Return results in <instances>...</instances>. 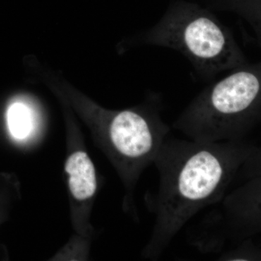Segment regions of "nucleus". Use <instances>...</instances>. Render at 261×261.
I'll use <instances>...</instances> for the list:
<instances>
[{
	"instance_id": "1",
	"label": "nucleus",
	"mask_w": 261,
	"mask_h": 261,
	"mask_svg": "<svg viewBox=\"0 0 261 261\" xmlns=\"http://www.w3.org/2000/svg\"><path fill=\"white\" fill-rule=\"evenodd\" d=\"M256 147L244 139L218 142L166 139L154 162L159 187L145 257L159 258L197 213L221 202Z\"/></svg>"
},
{
	"instance_id": "2",
	"label": "nucleus",
	"mask_w": 261,
	"mask_h": 261,
	"mask_svg": "<svg viewBox=\"0 0 261 261\" xmlns=\"http://www.w3.org/2000/svg\"><path fill=\"white\" fill-rule=\"evenodd\" d=\"M261 121V61L242 65L196 96L173 127L202 142L243 140Z\"/></svg>"
},
{
	"instance_id": "3",
	"label": "nucleus",
	"mask_w": 261,
	"mask_h": 261,
	"mask_svg": "<svg viewBox=\"0 0 261 261\" xmlns=\"http://www.w3.org/2000/svg\"><path fill=\"white\" fill-rule=\"evenodd\" d=\"M145 42L178 51L209 80L248 63L231 30L208 8L185 0L169 5Z\"/></svg>"
},
{
	"instance_id": "4",
	"label": "nucleus",
	"mask_w": 261,
	"mask_h": 261,
	"mask_svg": "<svg viewBox=\"0 0 261 261\" xmlns=\"http://www.w3.org/2000/svg\"><path fill=\"white\" fill-rule=\"evenodd\" d=\"M161 98L155 95L139 107L99 109V138L128 191L154 163L171 130L161 118Z\"/></svg>"
},
{
	"instance_id": "5",
	"label": "nucleus",
	"mask_w": 261,
	"mask_h": 261,
	"mask_svg": "<svg viewBox=\"0 0 261 261\" xmlns=\"http://www.w3.org/2000/svg\"><path fill=\"white\" fill-rule=\"evenodd\" d=\"M221 202L219 225L227 238L245 239L261 233V175L244 181Z\"/></svg>"
},
{
	"instance_id": "6",
	"label": "nucleus",
	"mask_w": 261,
	"mask_h": 261,
	"mask_svg": "<svg viewBox=\"0 0 261 261\" xmlns=\"http://www.w3.org/2000/svg\"><path fill=\"white\" fill-rule=\"evenodd\" d=\"M70 195L77 202L89 201L97 189V174L94 163L87 152L76 150L68 156L65 164Z\"/></svg>"
},
{
	"instance_id": "7",
	"label": "nucleus",
	"mask_w": 261,
	"mask_h": 261,
	"mask_svg": "<svg viewBox=\"0 0 261 261\" xmlns=\"http://www.w3.org/2000/svg\"><path fill=\"white\" fill-rule=\"evenodd\" d=\"M211 8L238 15L251 28L261 47V0H212Z\"/></svg>"
},
{
	"instance_id": "8",
	"label": "nucleus",
	"mask_w": 261,
	"mask_h": 261,
	"mask_svg": "<svg viewBox=\"0 0 261 261\" xmlns=\"http://www.w3.org/2000/svg\"><path fill=\"white\" fill-rule=\"evenodd\" d=\"M8 122L10 133L19 140L28 137L32 130V115L29 108L21 103H15L10 106Z\"/></svg>"
},
{
	"instance_id": "9",
	"label": "nucleus",
	"mask_w": 261,
	"mask_h": 261,
	"mask_svg": "<svg viewBox=\"0 0 261 261\" xmlns=\"http://www.w3.org/2000/svg\"><path fill=\"white\" fill-rule=\"evenodd\" d=\"M261 175V147H257L253 153L245 161L240 168L238 178L243 181Z\"/></svg>"
}]
</instances>
